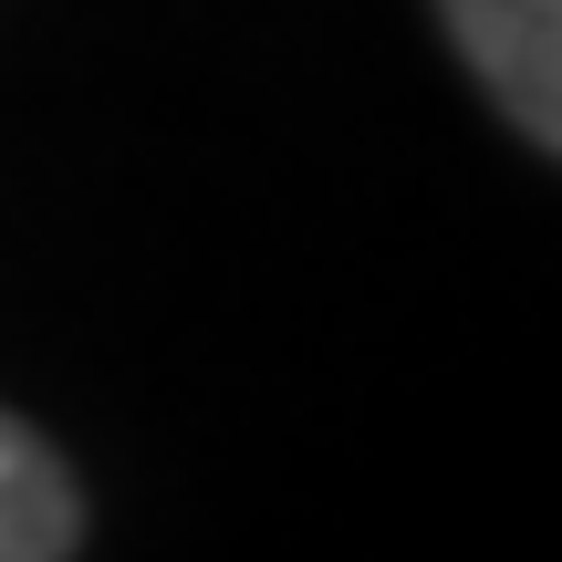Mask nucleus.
Masks as SVG:
<instances>
[{
    "label": "nucleus",
    "mask_w": 562,
    "mask_h": 562,
    "mask_svg": "<svg viewBox=\"0 0 562 562\" xmlns=\"http://www.w3.org/2000/svg\"><path fill=\"white\" fill-rule=\"evenodd\" d=\"M438 11L459 32L469 74L490 83V104L552 157L562 146V0H438Z\"/></svg>",
    "instance_id": "f257e3e1"
},
{
    "label": "nucleus",
    "mask_w": 562,
    "mask_h": 562,
    "mask_svg": "<svg viewBox=\"0 0 562 562\" xmlns=\"http://www.w3.org/2000/svg\"><path fill=\"white\" fill-rule=\"evenodd\" d=\"M74 542H83V490L0 406V562H74Z\"/></svg>",
    "instance_id": "f03ea898"
}]
</instances>
